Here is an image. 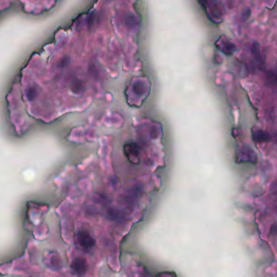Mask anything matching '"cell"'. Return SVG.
Masks as SVG:
<instances>
[{
	"instance_id": "1",
	"label": "cell",
	"mask_w": 277,
	"mask_h": 277,
	"mask_svg": "<svg viewBox=\"0 0 277 277\" xmlns=\"http://www.w3.org/2000/svg\"><path fill=\"white\" fill-rule=\"evenodd\" d=\"M77 241L80 246L84 250H91L95 245V240L92 238V236L86 230H81L78 233Z\"/></svg>"
},
{
	"instance_id": "2",
	"label": "cell",
	"mask_w": 277,
	"mask_h": 277,
	"mask_svg": "<svg viewBox=\"0 0 277 277\" xmlns=\"http://www.w3.org/2000/svg\"><path fill=\"white\" fill-rule=\"evenodd\" d=\"M73 272L78 275H86L88 271V263L86 259L82 258H77L73 261L71 265Z\"/></svg>"
},
{
	"instance_id": "5",
	"label": "cell",
	"mask_w": 277,
	"mask_h": 277,
	"mask_svg": "<svg viewBox=\"0 0 277 277\" xmlns=\"http://www.w3.org/2000/svg\"><path fill=\"white\" fill-rule=\"evenodd\" d=\"M109 217L113 220H117V219H121V214L119 210H115V209H110L108 211Z\"/></svg>"
},
{
	"instance_id": "4",
	"label": "cell",
	"mask_w": 277,
	"mask_h": 277,
	"mask_svg": "<svg viewBox=\"0 0 277 277\" xmlns=\"http://www.w3.org/2000/svg\"><path fill=\"white\" fill-rule=\"evenodd\" d=\"M253 138H254V139L255 140L256 142H262L268 141V140L270 139V136H269L268 134L266 133V132L262 131V130H258V131L254 133Z\"/></svg>"
},
{
	"instance_id": "3",
	"label": "cell",
	"mask_w": 277,
	"mask_h": 277,
	"mask_svg": "<svg viewBox=\"0 0 277 277\" xmlns=\"http://www.w3.org/2000/svg\"><path fill=\"white\" fill-rule=\"evenodd\" d=\"M125 153L128 158H138L139 154V147L135 143H130L126 145L125 147Z\"/></svg>"
}]
</instances>
